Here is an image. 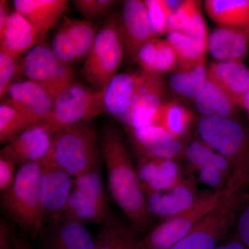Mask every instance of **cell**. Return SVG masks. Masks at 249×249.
<instances>
[{
    "label": "cell",
    "instance_id": "17",
    "mask_svg": "<svg viewBox=\"0 0 249 249\" xmlns=\"http://www.w3.org/2000/svg\"><path fill=\"white\" fill-rule=\"evenodd\" d=\"M208 79L227 93L236 106H241L249 89V70L242 60L213 62L208 67Z\"/></svg>",
    "mask_w": 249,
    "mask_h": 249
},
{
    "label": "cell",
    "instance_id": "19",
    "mask_svg": "<svg viewBox=\"0 0 249 249\" xmlns=\"http://www.w3.org/2000/svg\"><path fill=\"white\" fill-rule=\"evenodd\" d=\"M249 47V29L219 26L209 34L208 51L217 61L242 60Z\"/></svg>",
    "mask_w": 249,
    "mask_h": 249
},
{
    "label": "cell",
    "instance_id": "35",
    "mask_svg": "<svg viewBox=\"0 0 249 249\" xmlns=\"http://www.w3.org/2000/svg\"><path fill=\"white\" fill-rule=\"evenodd\" d=\"M178 65V57L173 47L166 40L160 39L156 53L154 73L160 75L173 71L176 70Z\"/></svg>",
    "mask_w": 249,
    "mask_h": 249
},
{
    "label": "cell",
    "instance_id": "13",
    "mask_svg": "<svg viewBox=\"0 0 249 249\" xmlns=\"http://www.w3.org/2000/svg\"><path fill=\"white\" fill-rule=\"evenodd\" d=\"M55 134L48 124H37L8 142L1 149L0 157L11 160L18 168L41 163L49 155Z\"/></svg>",
    "mask_w": 249,
    "mask_h": 249
},
{
    "label": "cell",
    "instance_id": "33",
    "mask_svg": "<svg viewBox=\"0 0 249 249\" xmlns=\"http://www.w3.org/2000/svg\"><path fill=\"white\" fill-rule=\"evenodd\" d=\"M147 15L156 35L168 34V21L173 11L166 0H145Z\"/></svg>",
    "mask_w": 249,
    "mask_h": 249
},
{
    "label": "cell",
    "instance_id": "27",
    "mask_svg": "<svg viewBox=\"0 0 249 249\" xmlns=\"http://www.w3.org/2000/svg\"><path fill=\"white\" fill-rule=\"evenodd\" d=\"M40 124L27 112L6 99L0 106V142L6 143L27 129Z\"/></svg>",
    "mask_w": 249,
    "mask_h": 249
},
{
    "label": "cell",
    "instance_id": "3",
    "mask_svg": "<svg viewBox=\"0 0 249 249\" xmlns=\"http://www.w3.org/2000/svg\"><path fill=\"white\" fill-rule=\"evenodd\" d=\"M202 142L229 163L231 176L244 186H249V134L231 118L204 116L197 124Z\"/></svg>",
    "mask_w": 249,
    "mask_h": 249
},
{
    "label": "cell",
    "instance_id": "40",
    "mask_svg": "<svg viewBox=\"0 0 249 249\" xmlns=\"http://www.w3.org/2000/svg\"><path fill=\"white\" fill-rule=\"evenodd\" d=\"M16 235L14 229L4 219L0 220V249H14Z\"/></svg>",
    "mask_w": 249,
    "mask_h": 249
},
{
    "label": "cell",
    "instance_id": "1",
    "mask_svg": "<svg viewBox=\"0 0 249 249\" xmlns=\"http://www.w3.org/2000/svg\"><path fill=\"white\" fill-rule=\"evenodd\" d=\"M99 140L111 198L139 235L150 231L153 216L147 209L145 191L124 139L114 125L107 124L100 132Z\"/></svg>",
    "mask_w": 249,
    "mask_h": 249
},
{
    "label": "cell",
    "instance_id": "24",
    "mask_svg": "<svg viewBox=\"0 0 249 249\" xmlns=\"http://www.w3.org/2000/svg\"><path fill=\"white\" fill-rule=\"evenodd\" d=\"M170 78L171 89L178 96L195 101L208 81L206 60L178 64Z\"/></svg>",
    "mask_w": 249,
    "mask_h": 249
},
{
    "label": "cell",
    "instance_id": "31",
    "mask_svg": "<svg viewBox=\"0 0 249 249\" xmlns=\"http://www.w3.org/2000/svg\"><path fill=\"white\" fill-rule=\"evenodd\" d=\"M73 189L100 203H107L100 169L90 170L73 178Z\"/></svg>",
    "mask_w": 249,
    "mask_h": 249
},
{
    "label": "cell",
    "instance_id": "36",
    "mask_svg": "<svg viewBox=\"0 0 249 249\" xmlns=\"http://www.w3.org/2000/svg\"><path fill=\"white\" fill-rule=\"evenodd\" d=\"M184 155L192 168L196 170L212 161L217 153L202 141H195L185 148Z\"/></svg>",
    "mask_w": 249,
    "mask_h": 249
},
{
    "label": "cell",
    "instance_id": "29",
    "mask_svg": "<svg viewBox=\"0 0 249 249\" xmlns=\"http://www.w3.org/2000/svg\"><path fill=\"white\" fill-rule=\"evenodd\" d=\"M194 102L203 116L231 118L236 106L227 93L209 79Z\"/></svg>",
    "mask_w": 249,
    "mask_h": 249
},
{
    "label": "cell",
    "instance_id": "7",
    "mask_svg": "<svg viewBox=\"0 0 249 249\" xmlns=\"http://www.w3.org/2000/svg\"><path fill=\"white\" fill-rule=\"evenodd\" d=\"M102 111L103 92L75 80L54 99L52 115L45 124L57 133L65 127L89 123Z\"/></svg>",
    "mask_w": 249,
    "mask_h": 249
},
{
    "label": "cell",
    "instance_id": "8",
    "mask_svg": "<svg viewBox=\"0 0 249 249\" xmlns=\"http://www.w3.org/2000/svg\"><path fill=\"white\" fill-rule=\"evenodd\" d=\"M221 191L222 190L201 193L189 209L173 217L163 219L142 238L144 248L168 249L182 240L212 211L219 200Z\"/></svg>",
    "mask_w": 249,
    "mask_h": 249
},
{
    "label": "cell",
    "instance_id": "12",
    "mask_svg": "<svg viewBox=\"0 0 249 249\" xmlns=\"http://www.w3.org/2000/svg\"><path fill=\"white\" fill-rule=\"evenodd\" d=\"M162 80L160 75L142 69L117 73L103 91V111L113 117H117L134 98Z\"/></svg>",
    "mask_w": 249,
    "mask_h": 249
},
{
    "label": "cell",
    "instance_id": "14",
    "mask_svg": "<svg viewBox=\"0 0 249 249\" xmlns=\"http://www.w3.org/2000/svg\"><path fill=\"white\" fill-rule=\"evenodd\" d=\"M119 21L126 53L134 60L140 47L157 37L149 20L145 1H124Z\"/></svg>",
    "mask_w": 249,
    "mask_h": 249
},
{
    "label": "cell",
    "instance_id": "6",
    "mask_svg": "<svg viewBox=\"0 0 249 249\" xmlns=\"http://www.w3.org/2000/svg\"><path fill=\"white\" fill-rule=\"evenodd\" d=\"M125 52L119 15L114 14L108 18L98 31L82 67V76L91 88L103 92L117 74Z\"/></svg>",
    "mask_w": 249,
    "mask_h": 249
},
{
    "label": "cell",
    "instance_id": "23",
    "mask_svg": "<svg viewBox=\"0 0 249 249\" xmlns=\"http://www.w3.org/2000/svg\"><path fill=\"white\" fill-rule=\"evenodd\" d=\"M94 242L85 225L62 219L49 232L45 249H93Z\"/></svg>",
    "mask_w": 249,
    "mask_h": 249
},
{
    "label": "cell",
    "instance_id": "30",
    "mask_svg": "<svg viewBox=\"0 0 249 249\" xmlns=\"http://www.w3.org/2000/svg\"><path fill=\"white\" fill-rule=\"evenodd\" d=\"M166 40L178 55V64L193 63L206 60L208 42L197 40L180 31L168 33Z\"/></svg>",
    "mask_w": 249,
    "mask_h": 249
},
{
    "label": "cell",
    "instance_id": "18",
    "mask_svg": "<svg viewBox=\"0 0 249 249\" xmlns=\"http://www.w3.org/2000/svg\"><path fill=\"white\" fill-rule=\"evenodd\" d=\"M15 10L31 23L41 42L68 9L67 0H15Z\"/></svg>",
    "mask_w": 249,
    "mask_h": 249
},
{
    "label": "cell",
    "instance_id": "15",
    "mask_svg": "<svg viewBox=\"0 0 249 249\" xmlns=\"http://www.w3.org/2000/svg\"><path fill=\"white\" fill-rule=\"evenodd\" d=\"M145 193L149 212L152 216L163 219L189 209L199 196L193 178L182 179L167 191H145Z\"/></svg>",
    "mask_w": 249,
    "mask_h": 249
},
{
    "label": "cell",
    "instance_id": "11",
    "mask_svg": "<svg viewBox=\"0 0 249 249\" xmlns=\"http://www.w3.org/2000/svg\"><path fill=\"white\" fill-rule=\"evenodd\" d=\"M98 31L92 21L67 19L54 34L51 49L67 65L79 62L88 56Z\"/></svg>",
    "mask_w": 249,
    "mask_h": 249
},
{
    "label": "cell",
    "instance_id": "20",
    "mask_svg": "<svg viewBox=\"0 0 249 249\" xmlns=\"http://www.w3.org/2000/svg\"><path fill=\"white\" fill-rule=\"evenodd\" d=\"M39 41L35 28L15 10L10 15L4 32L0 34V52L16 59L27 54Z\"/></svg>",
    "mask_w": 249,
    "mask_h": 249
},
{
    "label": "cell",
    "instance_id": "42",
    "mask_svg": "<svg viewBox=\"0 0 249 249\" xmlns=\"http://www.w3.org/2000/svg\"><path fill=\"white\" fill-rule=\"evenodd\" d=\"M11 13L9 11L8 1L1 0L0 1V34L4 32Z\"/></svg>",
    "mask_w": 249,
    "mask_h": 249
},
{
    "label": "cell",
    "instance_id": "38",
    "mask_svg": "<svg viewBox=\"0 0 249 249\" xmlns=\"http://www.w3.org/2000/svg\"><path fill=\"white\" fill-rule=\"evenodd\" d=\"M236 235L241 242L249 249V200L242 204L237 214Z\"/></svg>",
    "mask_w": 249,
    "mask_h": 249
},
{
    "label": "cell",
    "instance_id": "25",
    "mask_svg": "<svg viewBox=\"0 0 249 249\" xmlns=\"http://www.w3.org/2000/svg\"><path fill=\"white\" fill-rule=\"evenodd\" d=\"M112 214L107 203H100L72 189L62 219L79 224L102 225Z\"/></svg>",
    "mask_w": 249,
    "mask_h": 249
},
{
    "label": "cell",
    "instance_id": "10",
    "mask_svg": "<svg viewBox=\"0 0 249 249\" xmlns=\"http://www.w3.org/2000/svg\"><path fill=\"white\" fill-rule=\"evenodd\" d=\"M72 178L48 159L41 162L40 190L45 223L54 226L62 220L73 189Z\"/></svg>",
    "mask_w": 249,
    "mask_h": 249
},
{
    "label": "cell",
    "instance_id": "32",
    "mask_svg": "<svg viewBox=\"0 0 249 249\" xmlns=\"http://www.w3.org/2000/svg\"><path fill=\"white\" fill-rule=\"evenodd\" d=\"M201 1L186 0L170 16L168 21V33L186 30L201 11Z\"/></svg>",
    "mask_w": 249,
    "mask_h": 249
},
{
    "label": "cell",
    "instance_id": "5",
    "mask_svg": "<svg viewBox=\"0 0 249 249\" xmlns=\"http://www.w3.org/2000/svg\"><path fill=\"white\" fill-rule=\"evenodd\" d=\"M101 157L99 136L89 122L58 131L46 158L75 178L100 169Z\"/></svg>",
    "mask_w": 249,
    "mask_h": 249
},
{
    "label": "cell",
    "instance_id": "26",
    "mask_svg": "<svg viewBox=\"0 0 249 249\" xmlns=\"http://www.w3.org/2000/svg\"><path fill=\"white\" fill-rule=\"evenodd\" d=\"M204 8L219 26L249 29V0H206Z\"/></svg>",
    "mask_w": 249,
    "mask_h": 249
},
{
    "label": "cell",
    "instance_id": "41",
    "mask_svg": "<svg viewBox=\"0 0 249 249\" xmlns=\"http://www.w3.org/2000/svg\"><path fill=\"white\" fill-rule=\"evenodd\" d=\"M215 249H248L241 242L237 235L225 239Z\"/></svg>",
    "mask_w": 249,
    "mask_h": 249
},
{
    "label": "cell",
    "instance_id": "2",
    "mask_svg": "<svg viewBox=\"0 0 249 249\" xmlns=\"http://www.w3.org/2000/svg\"><path fill=\"white\" fill-rule=\"evenodd\" d=\"M41 163L23 165L13 184L3 192L1 205L8 217L31 238L43 234V209L41 201Z\"/></svg>",
    "mask_w": 249,
    "mask_h": 249
},
{
    "label": "cell",
    "instance_id": "16",
    "mask_svg": "<svg viewBox=\"0 0 249 249\" xmlns=\"http://www.w3.org/2000/svg\"><path fill=\"white\" fill-rule=\"evenodd\" d=\"M8 100L27 112L39 124L50 119L54 99L45 89L29 80L14 82L10 87Z\"/></svg>",
    "mask_w": 249,
    "mask_h": 249
},
{
    "label": "cell",
    "instance_id": "4",
    "mask_svg": "<svg viewBox=\"0 0 249 249\" xmlns=\"http://www.w3.org/2000/svg\"><path fill=\"white\" fill-rule=\"evenodd\" d=\"M245 187L231 177L217 204L189 233L168 249H215L225 240L244 203Z\"/></svg>",
    "mask_w": 249,
    "mask_h": 249
},
{
    "label": "cell",
    "instance_id": "43",
    "mask_svg": "<svg viewBox=\"0 0 249 249\" xmlns=\"http://www.w3.org/2000/svg\"><path fill=\"white\" fill-rule=\"evenodd\" d=\"M14 249H33V248L24 237L16 235Z\"/></svg>",
    "mask_w": 249,
    "mask_h": 249
},
{
    "label": "cell",
    "instance_id": "22",
    "mask_svg": "<svg viewBox=\"0 0 249 249\" xmlns=\"http://www.w3.org/2000/svg\"><path fill=\"white\" fill-rule=\"evenodd\" d=\"M132 226L111 214L95 239L93 249H145Z\"/></svg>",
    "mask_w": 249,
    "mask_h": 249
},
{
    "label": "cell",
    "instance_id": "37",
    "mask_svg": "<svg viewBox=\"0 0 249 249\" xmlns=\"http://www.w3.org/2000/svg\"><path fill=\"white\" fill-rule=\"evenodd\" d=\"M16 59L4 52H0V97L7 94L17 70Z\"/></svg>",
    "mask_w": 249,
    "mask_h": 249
},
{
    "label": "cell",
    "instance_id": "28",
    "mask_svg": "<svg viewBox=\"0 0 249 249\" xmlns=\"http://www.w3.org/2000/svg\"><path fill=\"white\" fill-rule=\"evenodd\" d=\"M194 119V114L182 105L165 102L157 111L151 126L162 127L175 138L179 139L186 133Z\"/></svg>",
    "mask_w": 249,
    "mask_h": 249
},
{
    "label": "cell",
    "instance_id": "44",
    "mask_svg": "<svg viewBox=\"0 0 249 249\" xmlns=\"http://www.w3.org/2000/svg\"><path fill=\"white\" fill-rule=\"evenodd\" d=\"M241 106L245 108L249 119V89L247 91V92L245 93V96H244L243 99H242Z\"/></svg>",
    "mask_w": 249,
    "mask_h": 249
},
{
    "label": "cell",
    "instance_id": "9",
    "mask_svg": "<svg viewBox=\"0 0 249 249\" xmlns=\"http://www.w3.org/2000/svg\"><path fill=\"white\" fill-rule=\"evenodd\" d=\"M20 66L27 80L40 85L53 99L75 81L71 65L60 61L50 47L42 44H37L25 54Z\"/></svg>",
    "mask_w": 249,
    "mask_h": 249
},
{
    "label": "cell",
    "instance_id": "21",
    "mask_svg": "<svg viewBox=\"0 0 249 249\" xmlns=\"http://www.w3.org/2000/svg\"><path fill=\"white\" fill-rule=\"evenodd\" d=\"M144 191H163L182 180L175 160L142 157L137 167Z\"/></svg>",
    "mask_w": 249,
    "mask_h": 249
},
{
    "label": "cell",
    "instance_id": "34",
    "mask_svg": "<svg viewBox=\"0 0 249 249\" xmlns=\"http://www.w3.org/2000/svg\"><path fill=\"white\" fill-rule=\"evenodd\" d=\"M113 0H75V9L86 20L91 21L107 16L114 4Z\"/></svg>",
    "mask_w": 249,
    "mask_h": 249
},
{
    "label": "cell",
    "instance_id": "39",
    "mask_svg": "<svg viewBox=\"0 0 249 249\" xmlns=\"http://www.w3.org/2000/svg\"><path fill=\"white\" fill-rule=\"evenodd\" d=\"M16 167L11 160L0 157V191L1 193L6 191L14 182L16 176Z\"/></svg>",
    "mask_w": 249,
    "mask_h": 249
}]
</instances>
